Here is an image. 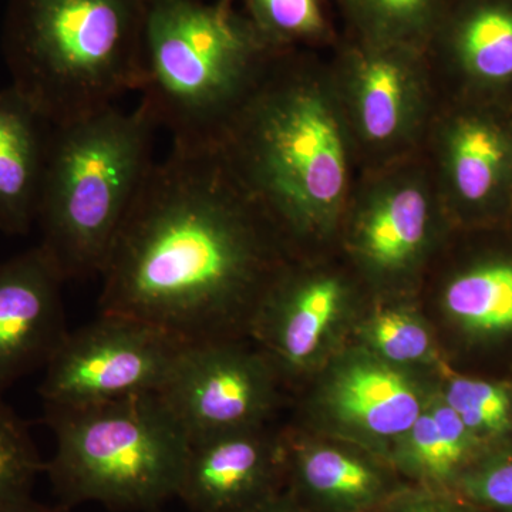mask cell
Instances as JSON below:
<instances>
[{
    "label": "cell",
    "instance_id": "1",
    "mask_svg": "<svg viewBox=\"0 0 512 512\" xmlns=\"http://www.w3.org/2000/svg\"><path fill=\"white\" fill-rule=\"evenodd\" d=\"M292 251L215 147L154 163L111 245L100 313L150 323L184 345L249 338Z\"/></svg>",
    "mask_w": 512,
    "mask_h": 512
},
{
    "label": "cell",
    "instance_id": "2",
    "mask_svg": "<svg viewBox=\"0 0 512 512\" xmlns=\"http://www.w3.org/2000/svg\"><path fill=\"white\" fill-rule=\"evenodd\" d=\"M214 147L291 251L340 231L356 150L332 76L279 53Z\"/></svg>",
    "mask_w": 512,
    "mask_h": 512
},
{
    "label": "cell",
    "instance_id": "3",
    "mask_svg": "<svg viewBox=\"0 0 512 512\" xmlns=\"http://www.w3.org/2000/svg\"><path fill=\"white\" fill-rule=\"evenodd\" d=\"M146 0H9L2 50L19 90L53 126L140 92Z\"/></svg>",
    "mask_w": 512,
    "mask_h": 512
},
{
    "label": "cell",
    "instance_id": "4",
    "mask_svg": "<svg viewBox=\"0 0 512 512\" xmlns=\"http://www.w3.org/2000/svg\"><path fill=\"white\" fill-rule=\"evenodd\" d=\"M276 55L231 6L146 0L140 103L173 146L214 147Z\"/></svg>",
    "mask_w": 512,
    "mask_h": 512
},
{
    "label": "cell",
    "instance_id": "5",
    "mask_svg": "<svg viewBox=\"0 0 512 512\" xmlns=\"http://www.w3.org/2000/svg\"><path fill=\"white\" fill-rule=\"evenodd\" d=\"M156 121L143 104L53 126L36 224L64 281L100 275L153 168Z\"/></svg>",
    "mask_w": 512,
    "mask_h": 512
},
{
    "label": "cell",
    "instance_id": "6",
    "mask_svg": "<svg viewBox=\"0 0 512 512\" xmlns=\"http://www.w3.org/2000/svg\"><path fill=\"white\" fill-rule=\"evenodd\" d=\"M43 420L56 446L45 471L63 507L157 512L178 497L190 437L160 394L45 406Z\"/></svg>",
    "mask_w": 512,
    "mask_h": 512
},
{
    "label": "cell",
    "instance_id": "7",
    "mask_svg": "<svg viewBox=\"0 0 512 512\" xmlns=\"http://www.w3.org/2000/svg\"><path fill=\"white\" fill-rule=\"evenodd\" d=\"M410 157L375 168L376 174L353 190L342 222L357 271L383 293L413 284L448 218L433 173L410 163Z\"/></svg>",
    "mask_w": 512,
    "mask_h": 512
},
{
    "label": "cell",
    "instance_id": "8",
    "mask_svg": "<svg viewBox=\"0 0 512 512\" xmlns=\"http://www.w3.org/2000/svg\"><path fill=\"white\" fill-rule=\"evenodd\" d=\"M184 343L128 316L69 330L45 367L43 406L80 407L160 392Z\"/></svg>",
    "mask_w": 512,
    "mask_h": 512
},
{
    "label": "cell",
    "instance_id": "9",
    "mask_svg": "<svg viewBox=\"0 0 512 512\" xmlns=\"http://www.w3.org/2000/svg\"><path fill=\"white\" fill-rule=\"evenodd\" d=\"M313 377L306 400L312 427L384 460L437 387V376L390 365L353 342Z\"/></svg>",
    "mask_w": 512,
    "mask_h": 512
},
{
    "label": "cell",
    "instance_id": "10",
    "mask_svg": "<svg viewBox=\"0 0 512 512\" xmlns=\"http://www.w3.org/2000/svg\"><path fill=\"white\" fill-rule=\"evenodd\" d=\"M332 82L356 153L376 168L412 156L433 120L421 50L362 43L346 53Z\"/></svg>",
    "mask_w": 512,
    "mask_h": 512
},
{
    "label": "cell",
    "instance_id": "11",
    "mask_svg": "<svg viewBox=\"0 0 512 512\" xmlns=\"http://www.w3.org/2000/svg\"><path fill=\"white\" fill-rule=\"evenodd\" d=\"M360 312L349 276L292 258L262 296L249 338L282 380L311 377L348 345Z\"/></svg>",
    "mask_w": 512,
    "mask_h": 512
},
{
    "label": "cell",
    "instance_id": "12",
    "mask_svg": "<svg viewBox=\"0 0 512 512\" xmlns=\"http://www.w3.org/2000/svg\"><path fill=\"white\" fill-rule=\"evenodd\" d=\"M282 382L261 349L217 340L184 346L158 394L192 441L265 426Z\"/></svg>",
    "mask_w": 512,
    "mask_h": 512
},
{
    "label": "cell",
    "instance_id": "13",
    "mask_svg": "<svg viewBox=\"0 0 512 512\" xmlns=\"http://www.w3.org/2000/svg\"><path fill=\"white\" fill-rule=\"evenodd\" d=\"M448 218L464 224L512 211V114L478 100L448 110L434 128L431 170Z\"/></svg>",
    "mask_w": 512,
    "mask_h": 512
},
{
    "label": "cell",
    "instance_id": "14",
    "mask_svg": "<svg viewBox=\"0 0 512 512\" xmlns=\"http://www.w3.org/2000/svg\"><path fill=\"white\" fill-rule=\"evenodd\" d=\"M285 440L266 426L190 441L178 497L194 512H244L279 493Z\"/></svg>",
    "mask_w": 512,
    "mask_h": 512
},
{
    "label": "cell",
    "instance_id": "15",
    "mask_svg": "<svg viewBox=\"0 0 512 512\" xmlns=\"http://www.w3.org/2000/svg\"><path fill=\"white\" fill-rule=\"evenodd\" d=\"M64 282L39 245L0 262V397L22 377L45 369L69 332Z\"/></svg>",
    "mask_w": 512,
    "mask_h": 512
},
{
    "label": "cell",
    "instance_id": "16",
    "mask_svg": "<svg viewBox=\"0 0 512 512\" xmlns=\"http://www.w3.org/2000/svg\"><path fill=\"white\" fill-rule=\"evenodd\" d=\"M291 493L311 512H376L407 487L384 458L318 434L284 436Z\"/></svg>",
    "mask_w": 512,
    "mask_h": 512
},
{
    "label": "cell",
    "instance_id": "17",
    "mask_svg": "<svg viewBox=\"0 0 512 512\" xmlns=\"http://www.w3.org/2000/svg\"><path fill=\"white\" fill-rule=\"evenodd\" d=\"M53 124L10 84L0 90V229L25 235L36 224Z\"/></svg>",
    "mask_w": 512,
    "mask_h": 512
},
{
    "label": "cell",
    "instance_id": "18",
    "mask_svg": "<svg viewBox=\"0 0 512 512\" xmlns=\"http://www.w3.org/2000/svg\"><path fill=\"white\" fill-rule=\"evenodd\" d=\"M488 448L468 431L439 390L387 454V463L416 487L451 491Z\"/></svg>",
    "mask_w": 512,
    "mask_h": 512
},
{
    "label": "cell",
    "instance_id": "19",
    "mask_svg": "<svg viewBox=\"0 0 512 512\" xmlns=\"http://www.w3.org/2000/svg\"><path fill=\"white\" fill-rule=\"evenodd\" d=\"M447 59L458 79L483 96L512 87V0H471L451 20Z\"/></svg>",
    "mask_w": 512,
    "mask_h": 512
},
{
    "label": "cell",
    "instance_id": "20",
    "mask_svg": "<svg viewBox=\"0 0 512 512\" xmlns=\"http://www.w3.org/2000/svg\"><path fill=\"white\" fill-rule=\"evenodd\" d=\"M441 309L473 340L512 335V256H490L460 269L441 292Z\"/></svg>",
    "mask_w": 512,
    "mask_h": 512
},
{
    "label": "cell",
    "instance_id": "21",
    "mask_svg": "<svg viewBox=\"0 0 512 512\" xmlns=\"http://www.w3.org/2000/svg\"><path fill=\"white\" fill-rule=\"evenodd\" d=\"M350 342L402 369L439 376L447 366L436 333L406 303L382 302L360 312Z\"/></svg>",
    "mask_w": 512,
    "mask_h": 512
},
{
    "label": "cell",
    "instance_id": "22",
    "mask_svg": "<svg viewBox=\"0 0 512 512\" xmlns=\"http://www.w3.org/2000/svg\"><path fill=\"white\" fill-rule=\"evenodd\" d=\"M437 390L458 419L490 450L512 439V384L460 375L446 366Z\"/></svg>",
    "mask_w": 512,
    "mask_h": 512
},
{
    "label": "cell",
    "instance_id": "23",
    "mask_svg": "<svg viewBox=\"0 0 512 512\" xmlns=\"http://www.w3.org/2000/svg\"><path fill=\"white\" fill-rule=\"evenodd\" d=\"M363 43L421 50L441 16V0H346Z\"/></svg>",
    "mask_w": 512,
    "mask_h": 512
},
{
    "label": "cell",
    "instance_id": "24",
    "mask_svg": "<svg viewBox=\"0 0 512 512\" xmlns=\"http://www.w3.org/2000/svg\"><path fill=\"white\" fill-rule=\"evenodd\" d=\"M45 471L28 424L0 397V512L32 500L37 476Z\"/></svg>",
    "mask_w": 512,
    "mask_h": 512
},
{
    "label": "cell",
    "instance_id": "25",
    "mask_svg": "<svg viewBox=\"0 0 512 512\" xmlns=\"http://www.w3.org/2000/svg\"><path fill=\"white\" fill-rule=\"evenodd\" d=\"M248 8L252 25L279 53L295 43L315 42L326 32L318 0H248Z\"/></svg>",
    "mask_w": 512,
    "mask_h": 512
},
{
    "label": "cell",
    "instance_id": "26",
    "mask_svg": "<svg viewBox=\"0 0 512 512\" xmlns=\"http://www.w3.org/2000/svg\"><path fill=\"white\" fill-rule=\"evenodd\" d=\"M454 493L473 507L512 512V439L485 451L458 480Z\"/></svg>",
    "mask_w": 512,
    "mask_h": 512
},
{
    "label": "cell",
    "instance_id": "27",
    "mask_svg": "<svg viewBox=\"0 0 512 512\" xmlns=\"http://www.w3.org/2000/svg\"><path fill=\"white\" fill-rule=\"evenodd\" d=\"M473 505L451 491L406 487L376 512H474Z\"/></svg>",
    "mask_w": 512,
    "mask_h": 512
},
{
    "label": "cell",
    "instance_id": "28",
    "mask_svg": "<svg viewBox=\"0 0 512 512\" xmlns=\"http://www.w3.org/2000/svg\"><path fill=\"white\" fill-rule=\"evenodd\" d=\"M244 512H311L303 507L291 493H276Z\"/></svg>",
    "mask_w": 512,
    "mask_h": 512
},
{
    "label": "cell",
    "instance_id": "29",
    "mask_svg": "<svg viewBox=\"0 0 512 512\" xmlns=\"http://www.w3.org/2000/svg\"><path fill=\"white\" fill-rule=\"evenodd\" d=\"M10 512H59L56 510H52V508H47L45 505H40L35 503V501L30 500L28 503L20 505L19 508Z\"/></svg>",
    "mask_w": 512,
    "mask_h": 512
},
{
    "label": "cell",
    "instance_id": "30",
    "mask_svg": "<svg viewBox=\"0 0 512 512\" xmlns=\"http://www.w3.org/2000/svg\"><path fill=\"white\" fill-rule=\"evenodd\" d=\"M221 5L231 6V0H220Z\"/></svg>",
    "mask_w": 512,
    "mask_h": 512
},
{
    "label": "cell",
    "instance_id": "31",
    "mask_svg": "<svg viewBox=\"0 0 512 512\" xmlns=\"http://www.w3.org/2000/svg\"><path fill=\"white\" fill-rule=\"evenodd\" d=\"M511 214H512V211H511Z\"/></svg>",
    "mask_w": 512,
    "mask_h": 512
}]
</instances>
